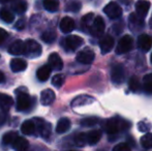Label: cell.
<instances>
[{
	"label": "cell",
	"instance_id": "cell-1",
	"mask_svg": "<svg viewBox=\"0 0 152 151\" xmlns=\"http://www.w3.org/2000/svg\"><path fill=\"white\" fill-rule=\"evenodd\" d=\"M130 123L127 121L121 120L119 118H111L109 120H107L104 124V128L107 133L110 136L116 135L119 131H125V129L129 128Z\"/></svg>",
	"mask_w": 152,
	"mask_h": 151
},
{
	"label": "cell",
	"instance_id": "cell-2",
	"mask_svg": "<svg viewBox=\"0 0 152 151\" xmlns=\"http://www.w3.org/2000/svg\"><path fill=\"white\" fill-rule=\"evenodd\" d=\"M83 42L84 39L79 35H68L62 40V46L66 51H76L82 46Z\"/></svg>",
	"mask_w": 152,
	"mask_h": 151
},
{
	"label": "cell",
	"instance_id": "cell-3",
	"mask_svg": "<svg viewBox=\"0 0 152 151\" xmlns=\"http://www.w3.org/2000/svg\"><path fill=\"white\" fill-rule=\"evenodd\" d=\"M25 55L28 58H36L42 54V47L34 39H27L25 42Z\"/></svg>",
	"mask_w": 152,
	"mask_h": 151
},
{
	"label": "cell",
	"instance_id": "cell-4",
	"mask_svg": "<svg viewBox=\"0 0 152 151\" xmlns=\"http://www.w3.org/2000/svg\"><path fill=\"white\" fill-rule=\"evenodd\" d=\"M134 47V39L130 35H124L120 38L116 47V53L118 55L129 52Z\"/></svg>",
	"mask_w": 152,
	"mask_h": 151
},
{
	"label": "cell",
	"instance_id": "cell-5",
	"mask_svg": "<svg viewBox=\"0 0 152 151\" xmlns=\"http://www.w3.org/2000/svg\"><path fill=\"white\" fill-rule=\"evenodd\" d=\"M17 93V99H16V108L18 111H25L27 110L31 105V99L28 93L25 92H19L16 91Z\"/></svg>",
	"mask_w": 152,
	"mask_h": 151
},
{
	"label": "cell",
	"instance_id": "cell-6",
	"mask_svg": "<svg viewBox=\"0 0 152 151\" xmlns=\"http://www.w3.org/2000/svg\"><path fill=\"white\" fill-rule=\"evenodd\" d=\"M104 27H106V24H104V21L102 17L97 16L92 22L91 26L89 27V31H90L91 35L95 37H99L104 34Z\"/></svg>",
	"mask_w": 152,
	"mask_h": 151
},
{
	"label": "cell",
	"instance_id": "cell-7",
	"mask_svg": "<svg viewBox=\"0 0 152 151\" xmlns=\"http://www.w3.org/2000/svg\"><path fill=\"white\" fill-rule=\"evenodd\" d=\"M104 12L110 19L116 20V19H119L122 16V8L116 2H110L104 6Z\"/></svg>",
	"mask_w": 152,
	"mask_h": 151
},
{
	"label": "cell",
	"instance_id": "cell-8",
	"mask_svg": "<svg viewBox=\"0 0 152 151\" xmlns=\"http://www.w3.org/2000/svg\"><path fill=\"white\" fill-rule=\"evenodd\" d=\"M34 121H35L36 124V131L39 133V135L44 139H48L51 136V131H52V127H51L50 123L45 121L42 118H37V117L34 119Z\"/></svg>",
	"mask_w": 152,
	"mask_h": 151
},
{
	"label": "cell",
	"instance_id": "cell-9",
	"mask_svg": "<svg viewBox=\"0 0 152 151\" xmlns=\"http://www.w3.org/2000/svg\"><path fill=\"white\" fill-rule=\"evenodd\" d=\"M111 80L114 84H122L125 80V73L121 64H115L111 69Z\"/></svg>",
	"mask_w": 152,
	"mask_h": 151
},
{
	"label": "cell",
	"instance_id": "cell-10",
	"mask_svg": "<svg viewBox=\"0 0 152 151\" xmlns=\"http://www.w3.org/2000/svg\"><path fill=\"white\" fill-rule=\"evenodd\" d=\"M128 24H129V29L132 32H139L145 26L144 18L140 17L138 14H132L128 19Z\"/></svg>",
	"mask_w": 152,
	"mask_h": 151
},
{
	"label": "cell",
	"instance_id": "cell-11",
	"mask_svg": "<svg viewBox=\"0 0 152 151\" xmlns=\"http://www.w3.org/2000/svg\"><path fill=\"white\" fill-rule=\"evenodd\" d=\"M95 58L94 52L89 48H85L77 54V61L82 64H91Z\"/></svg>",
	"mask_w": 152,
	"mask_h": 151
},
{
	"label": "cell",
	"instance_id": "cell-12",
	"mask_svg": "<svg viewBox=\"0 0 152 151\" xmlns=\"http://www.w3.org/2000/svg\"><path fill=\"white\" fill-rule=\"evenodd\" d=\"M115 40L113 38L112 35L107 34L100 39L99 42V48L102 54H108L110 51H112V49L114 48Z\"/></svg>",
	"mask_w": 152,
	"mask_h": 151
},
{
	"label": "cell",
	"instance_id": "cell-13",
	"mask_svg": "<svg viewBox=\"0 0 152 151\" xmlns=\"http://www.w3.org/2000/svg\"><path fill=\"white\" fill-rule=\"evenodd\" d=\"M8 52L10 54L15 55V56H19L25 53V42L21 39H17L14 42L10 44L8 47Z\"/></svg>",
	"mask_w": 152,
	"mask_h": 151
},
{
	"label": "cell",
	"instance_id": "cell-14",
	"mask_svg": "<svg viewBox=\"0 0 152 151\" xmlns=\"http://www.w3.org/2000/svg\"><path fill=\"white\" fill-rule=\"evenodd\" d=\"M60 30L63 33H70L76 27V24H75V21L72 20L69 17H64L63 19L60 21Z\"/></svg>",
	"mask_w": 152,
	"mask_h": 151
},
{
	"label": "cell",
	"instance_id": "cell-15",
	"mask_svg": "<svg viewBox=\"0 0 152 151\" xmlns=\"http://www.w3.org/2000/svg\"><path fill=\"white\" fill-rule=\"evenodd\" d=\"M10 69L14 73H20V71H23L27 69V62L26 60L21 58H14L10 60Z\"/></svg>",
	"mask_w": 152,
	"mask_h": 151
},
{
	"label": "cell",
	"instance_id": "cell-16",
	"mask_svg": "<svg viewBox=\"0 0 152 151\" xmlns=\"http://www.w3.org/2000/svg\"><path fill=\"white\" fill-rule=\"evenodd\" d=\"M49 65L52 67V69L61 71L63 69V61L57 53H52L49 56Z\"/></svg>",
	"mask_w": 152,
	"mask_h": 151
},
{
	"label": "cell",
	"instance_id": "cell-17",
	"mask_svg": "<svg viewBox=\"0 0 152 151\" xmlns=\"http://www.w3.org/2000/svg\"><path fill=\"white\" fill-rule=\"evenodd\" d=\"M138 47L143 52H148L152 47L151 37L147 34H141L138 38Z\"/></svg>",
	"mask_w": 152,
	"mask_h": 151
},
{
	"label": "cell",
	"instance_id": "cell-18",
	"mask_svg": "<svg viewBox=\"0 0 152 151\" xmlns=\"http://www.w3.org/2000/svg\"><path fill=\"white\" fill-rule=\"evenodd\" d=\"M150 9V2L147 0H140L136 4V12L142 18H145Z\"/></svg>",
	"mask_w": 152,
	"mask_h": 151
},
{
	"label": "cell",
	"instance_id": "cell-19",
	"mask_svg": "<svg viewBox=\"0 0 152 151\" xmlns=\"http://www.w3.org/2000/svg\"><path fill=\"white\" fill-rule=\"evenodd\" d=\"M55 101V93L51 89H46L40 93V103L42 106H50Z\"/></svg>",
	"mask_w": 152,
	"mask_h": 151
},
{
	"label": "cell",
	"instance_id": "cell-20",
	"mask_svg": "<svg viewBox=\"0 0 152 151\" xmlns=\"http://www.w3.org/2000/svg\"><path fill=\"white\" fill-rule=\"evenodd\" d=\"M21 131L23 133V135L31 136L34 135L36 131V124L34 120H26L22 123L21 125Z\"/></svg>",
	"mask_w": 152,
	"mask_h": 151
},
{
	"label": "cell",
	"instance_id": "cell-21",
	"mask_svg": "<svg viewBox=\"0 0 152 151\" xmlns=\"http://www.w3.org/2000/svg\"><path fill=\"white\" fill-rule=\"evenodd\" d=\"M51 73H52V67L50 65H42V67L37 69L36 71V77L40 82H46L48 81V79L50 78Z\"/></svg>",
	"mask_w": 152,
	"mask_h": 151
},
{
	"label": "cell",
	"instance_id": "cell-22",
	"mask_svg": "<svg viewBox=\"0 0 152 151\" xmlns=\"http://www.w3.org/2000/svg\"><path fill=\"white\" fill-rule=\"evenodd\" d=\"M12 149L18 150V151H24L27 150L29 147V143L25 138L22 137H17L16 140L14 141V143L12 144Z\"/></svg>",
	"mask_w": 152,
	"mask_h": 151
},
{
	"label": "cell",
	"instance_id": "cell-23",
	"mask_svg": "<svg viewBox=\"0 0 152 151\" xmlns=\"http://www.w3.org/2000/svg\"><path fill=\"white\" fill-rule=\"evenodd\" d=\"M72 126V122L68 118H60L56 125V133H64L68 131Z\"/></svg>",
	"mask_w": 152,
	"mask_h": 151
},
{
	"label": "cell",
	"instance_id": "cell-24",
	"mask_svg": "<svg viewBox=\"0 0 152 151\" xmlns=\"http://www.w3.org/2000/svg\"><path fill=\"white\" fill-rule=\"evenodd\" d=\"M12 8L16 14L22 15L27 10V2L25 0H15L12 4Z\"/></svg>",
	"mask_w": 152,
	"mask_h": 151
},
{
	"label": "cell",
	"instance_id": "cell-25",
	"mask_svg": "<svg viewBox=\"0 0 152 151\" xmlns=\"http://www.w3.org/2000/svg\"><path fill=\"white\" fill-rule=\"evenodd\" d=\"M94 101V98L89 95H81L78 96L72 101V107H80V106H84V105H88Z\"/></svg>",
	"mask_w": 152,
	"mask_h": 151
},
{
	"label": "cell",
	"instance_id": "cell-26",
	"mask_svg": "<svg viewBox=\"0 0 152 151\" xmlns=\"http://www.w3.org/2000/svg\"><path fill=\"white\" fill-rule=\"evenodd\" d=\"M102 138V131L99 129H94L89 133H87V142L89 145H95L99 142Z\"/></svg>",
	"mask_w": 152,
	"mask_h": 151
},
{
	"label": "cell",
	"instance_id": "cell-27",
	"mask_svg": "<svg viewBox=\"0 0 152 151\" xmlns=\"http://www.w3.org/2000/svg\"><path fill=\"white\" fill-rule=\"evenodd\" d=\"M14 105V99L12 96L7 94H3L0 93V107L1 109H10L12 106Z\"/></svg>",
	"mask_w": 152,
	"mask_h": 151
},
{
	"label": "cell",
	"instance_id": "cell-28",
	"mask_svg": "<svg viewBox=\"0 0 152 151\" xmlns=\"http://www.w3.org/2000/svg\"><path fill=\"white\" fill-rule=\"evenodd\" d=\"M42 4H44L45 9L51 12H56L59 8V0H44Z\"/></svg>",
	"mask_w": 152,
	"mask_h": 151
},
{
	"label": "cell",
	"instance_id": "cell-29",
	"mask_svg": "<svg viewBox=\"0 0 152 151\" xmlns=\"http://www.w3.org/2000/svg\"><path fill=\"white\" fill-rule=\"evenodd\" d=\"M0 18L5 23H12L15 20L14 14L10 9H7V8H1L0 9Z\"/></svg>",
	"mask_w": 152,
	"mask_h": 151
},
{
	"label": "cell",
	"instance_id": "cell-30",
	"mask_svg": "<svg viewBox=\"0 0 152 151\" xmlns=\"http://www.w3.org/2000/svg\"><path fill=\"white\" fill-rule=\"evenodd\" d=\"M17 137H18V133L16 131H7L2 137V143L3 145H12Z\"/></svg>",
	"mask_w": 152,
	"mask_h": 151
},
{
	"label": "cell",
	"instance_id": "cell-31",
	"mask_svg": "<svg viewBox=\"0 0 152 151\" xmlns=\"http://www.w3.org/2000/svg\"><path fill=\"white\" fill-rule=\"evenodd\" d=\"M75 144L78 147H84L86 144H88L87 142V133H80L77 136H75Z\"/></svg>",
	"mask_w": 152,
	"mask_h": 151
},
{
	"label": "cell",
	"instance_id": "cell-32",
	"mask_svg": "<svg viewBox=\"0 0 152 151\" xmlns=\"http://www.w3.org/2000/svg\"><path fill=\"white\" fill-rule=\"evenodd\" d=\"M128 87L132 91L134 92H138V91L141 90L142 88V85H141V82L137 77H132L128 81Z\"/></svg>",
	"mask_w": 152,
	"mask_h": 151
},
{
	"label": "cell",
	"instance_id": "cell-33",
	"mask_svg": "<svg viewBox=\"0 0 152 151\" xmlns=\"http://www.w3.org/2000/svg\"><path fill=\"white\" fill-rule=\"evenodd\" d=\"M56 32L53 30H48L46 31V32L42 33V39L44 40L45 42H47V44H52L53 42H55V39H56Z\"/></svg>",
	"mask_w": 152,
	"mask_h": 151
},
{
	"label": "cell",
	"instance_id": "cell-34",
	"mask_svg": "<svg viewBox=\"0 0 152 151\" xmlns=\"http://www.w3.org/2000/svg\"><path fill=\"white\" fill-rule=\"evenodd\" d=\"M143 89L145 92L152 94V74L145 76L144 81H143Z\"/></svg>",
	"mask_w": 152,
	"mask_h": 151
},
{
	"label": "cell",
	"instance_id": "cell-35",
	"mask_svg": "<svg viewBox=\"0 0 152 151\" xmlns=\"http://www.w3.org/2000/svg\"><path fill=\"white\" fill-rule=\"evenodd\" d=\"M98 122H99V120H98V118H96V117H88V118L82 119L81 122H80V124L82 125V126L90 127V126H94V125H96Z\"/></svg>",
	"mask_w": 152,
	"mask_h": 151
},
{
	"label": "cell",
	"instance_id": "cell-36",
	"mask_svg": "<svg viewBox=\"0 0 152 151\" xmlns=\"http://www.w3.org/2000/svg\"><path fill=\"white\" fill-rule=\"evenodd\" d=\"M141 144L145 149H151L152 148V133H147L143 136L141 139Z\"/></svg>",
	"mask_w": 152,
	"mask_h": 151
},
{
	"label": "cell",
	"instance_id": "cell-37",
	"mask_svg": "<svg viewBox=\"0 0 152 151\" xmlns=\"http://www.w3.org/2000/svg\"><path fill=\"white\" fill-rule=\"evenodd\" d=\"M81 7H82V5H81L80 2L78 1H70L69 3L66 5V10L67 12H79V10L81 9Z\"/></svg>",
	"mask_w": 152,
	"mask_h": 151
},
{
	"label": "cell",
	"instance_id": "cell-38",
	"mask_svg": "<svg viewBox=\"0 0 152 151\" xmlns=\"http://www.w3.org/2000/svg\"><path fill=\"white\" fill-rule=\"evenodd\" d=\"M64 81H65V78H64L63 75H55L52 78V85H54L57 88H60V87L63 85Z\"/></svg>",
	"mask_w": 152,
	"mask_h": 151
},
{
	"label": "cell",
	"instance_id": "cell-39",
	"mask_svg": "<svg viewBox=\"0 0 152 151\" xmlns=\"http://www.w3.org/2000/svg\"><path fill=\"white\" fill-rule=\"evenodd\" d=\"M94 15L92 12H89V14L85 15L84 17L82 18V24L85 25V27H88V26H91L92 22L94 20Z\"/></svg>",
	"mask_w": 152,
	"mask_h": 151
},
{
	"label": "cell",
	"instance_id": "cell-40",
	"mask_svg": "<svg viewBox=\"0 0 152 151\" xmlns=\"http://www.w3.org/2000/svg\"><path fill=\"white\" fill-rule=\"evenodd\" d=\"M8 117L10 116H8V112L6 109H2L0 111V127L5 124L6 121L8 120Z\"/></svg>",
	"mask_w": 152,
	"mask_h": 151
},
{
	"label": "cell",
	"instance_id": "cell-41",
	"mask_svg": "<svg viewBox=\"0 0 152 151\" xmlns=\"http://www.w3.org/2000/svg\"><path fill=\"white\" fill-rule=\"evenodd\" d=\"M114 151H129L130 147L127 145V143H120L118 145H116L114 148H113Z\"/></svg>",
	"mask_w": 152,
	"mask_h": 151
},
{
	"label": "cell",
	"instance_id": "cell-42",
	"mask_svg": "<svg viewBox=\"0 0 152 151\" xmlns=\"http://www.w3.org/2000/svg\"><path fill=\"white\" fill-rule=\"evenodd\" d=\"M25 24H26V22H25L24 19H20V20H18L16 22L15 27H16V29H18V30H23V29L25 28Z\"/></svg>",
	"mask_w": 152,
	"mask_h": 151
},
{
	"label": "cell",
	"instance_id": "cell-43",
	"mask_svg": "<svg viewBox=\"0 0 152 151\" xmlns=\"http://www.w3.org/2000/svg\"><path fill=\"white\" fill-rule=\"evenodd\" d=\"M7 32H6L4 29L0 28V44H2V42H4V40L6 39V37H7Z\"/></svg>",
	"mask_w": 152,
	"mask_h": 151
},
{
	"label": "cell",
	"instance_id": "cell-44",
	"mask_svg": "<svg viewBox=\"0 0 152 151\" xmlns=\"http://www.w3.org/2000/svg\"><path fill=\"white\" fill-rule=\"evenodd\" d=\"M4 80H5V77H4V74L2 73V71H0V83L4 82Z\"/></svg>",
	"mask_w": 152,
	"mask_h": 151
},
{
	"label": "cell",
	"instance_id": "cell-45",
	"mask_svg": "<svg viewBox=\"0 0 152 151\" xmlns=\"http://www.w3.org/2000/svg\"><path fill=\"white\" fill-rule=\"evenodd\" d=\"M10 1H12V0H0L1 3H6V2H10Z\"/></svg>",
	"mask_w": 152,
	"mask_h": 151
},
{
	"label": "cell",
	"instance_id": "cell-46",
	"mask_svg": "<svg viewBox=\"0 0 152 151\" xmlns=\"http://www.w3.org/2000/svg\"><path fill=\"white\" fill-rule=\"evenodd\" d=\"M150 26H152V19H151V21H150Z\"/></svg>",
	"mask_w": 152,
	"mask_h": 151
},
{
	"label": "cell",
	"instance_id": "cell-47",
	"mask_svg": "<svg viewBox=\"0 0 152 151\" xmlns=\"http://www.w3.org/2000/svg\"><path fill=\"white\" fill-rule=\"evenodd\" d=\"M150 60H151V63H152V54H151V57H150Z\"/></svg>",
	"mask_w": 152,
	"mask_h": 151
}]
</instances>
